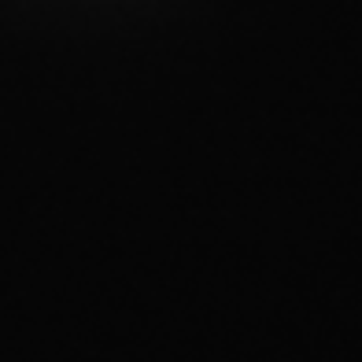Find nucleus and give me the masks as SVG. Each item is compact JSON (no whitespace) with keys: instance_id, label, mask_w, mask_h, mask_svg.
<instances>
[]
</instances>
